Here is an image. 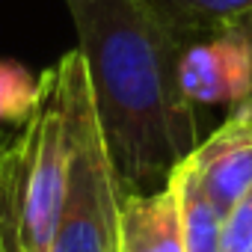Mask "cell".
I'll list each match as a JSON object with an SVG mask.
<instances>
[{
  "label": "cell",
  "mask_w": 252,
  "mask_h": 252,
  "mask_svg": "<svg viewBox=\"0 0 252 252\" xmlns=\"http://www.w3.org/2000/svg\"><path fill=\"white\" fill-rule=\"evenodd\" d=\"M65 6L122 184H166L172 166L199 146L193 104L178 80L184 45L137 0H65Z\"/></svg>",
  "instance_id": "6da1fadb"
},
{
  "label": "cell",
  "mask_w": 252,
  "mask_h": 252,
  "mask_svg": "<svg viewBox=\"0 0 252 252\" xmlns=\"http://www.w3.org/2000/svg\"><path fill=\"white\" fill-rule=\"evenodd\" d=\"M68 86V175L51 252H116L122 178L110 158L80 48L60 57Z\"/></svg>",
  "instance_id": "7a4b0ae2"
},
{
  "label": "cell",
  "mask_w": 252,
  "mask_h": 252,
  "mask_svg": "<svg viewBox=\"0 0 252 252\" xmlns=\"http://www.w3.org/2000/svg\"><path fill=\"white\" fill-rule=\"evenodd\" d=\"M178 80L190 104H231V110L240 107L252 92V51L243 33L228 27L184 48Z\"/></svg>",
  "instance_id": "3957f363"
},
{
  "label": "cell",
  "mask_w": 252,
  "mask_h": 252,
  "mask_svg": "<svg viewBox=\"0 0 252 252\" xmlns=\"http://www.w3.org/2000/svg\"><path fill=\"white\" fill-rule=\"evenodd\" d=\"M187 158L199 175L202 193L225 217L252 187V122L228 116L222 128Z\"/></svg>",
  "instance_id": "277c9868"
},
{
  "label": "cell",
  "mask_w": 252,
  "mask_h": 252,
  "mask_svg": "<svg viewBox=\"0 0 252 252\" xmlns=\"http://www.w3.org/2000/svg\"><path fill=\"white\" fill-rule=\"evenodd\" d=\"M116 252H184L178 196L169 181L152 193L122 199Z\"/></svg>",
  "instance_id": "5b68a950"
},
{
  "label": "cell",
  "mask_w": 252,
  "mask_h": 252,
  "mask_svg": "<svg viewBox=\"0 0 252 252\" xmlns=\"http://www.w3.org/2000/svg\"><path fill=\"white\" fill-rule=\"evenodd\" d=\"M184 45L211 39L237 24L252 9V0H137Z\"/></svg>",
  "instance_id": "8992f818"
},
{
  "label": "cell",
  "mask_w": 252,
  "mask_h": 252,
  "mask_svg": "<svg viewBox=\"0 0 252 252\" xmlns=\"http://www.w3.org/2000/svg\"><path fill=\"white\" fill-rule=\"evenodd\" d=\"M166 181L172 184V190L178 196L184 252H220L222 214L202 193V184H199V175H196L190 158H184L181 163H175Z\"/></svg>",
  "instance_id": "52a82bcc"
},
{
  "label": "cell",
  "mask_w": 252,
  "mask_h": 252,
  "mask_svg": "<svg viewBox=\"0 0 252 252\" xmlns=\"http://www.w3.org/2000/svg\"><path fill=\"white\" fill-rule=\"evenodd\" d=\"M39 104V77L21 63L0 60V125L24 122Z\"/></svg>",
  "instance_id": "ba28073f"
},
{
  "label": "cell",
  "mask_w": 252,
  "mask_h": 252,
  "mask_svg": "<svg viewBox=\"0 0 252 252\" xmlns=\"http://www.w3.org/2000/svg\"><path fill=\"white\" fill-rule=\"evenodd\" d=\"M249 246H252V187L222 217L220 228V252H249Z\"/></svg>",
  "instance_id": "9c48e42d"
},
{
  "label": "cell",
  "mask_w": 252,
  "mask_h": 252,
  "mask_svg": "<svg viewBox=\"0 0 252 252\" xmlns=\"http://www.w3.org/2000/svg\"><path fill=\"white\" fill-rule=\"evenodd\" d=\"M234 30H240V33H243V39H246V45H249V51H252V9H249V12H246L243 18H237ZM231 116H237V119H246V122H252V92L246 95V101H243L240 107H234V110H231Z\"/></svg>",
  "instance_id": "30bf717a"
},
{
  "label": "cell",
  "mask_w": 252,
  "mask_h": 252,
  "mask_svg": "<svg viewBox=\"0 0 252 252\" xmlns=\"http://www.w3.org/2000/svg\"><path fill=\"white\" fill-rule=\"evenodd\" d=\"M0 252H3V249H0Z\"/></svg>",
  "instance_id": "8fae6325"
}]
</instances>
